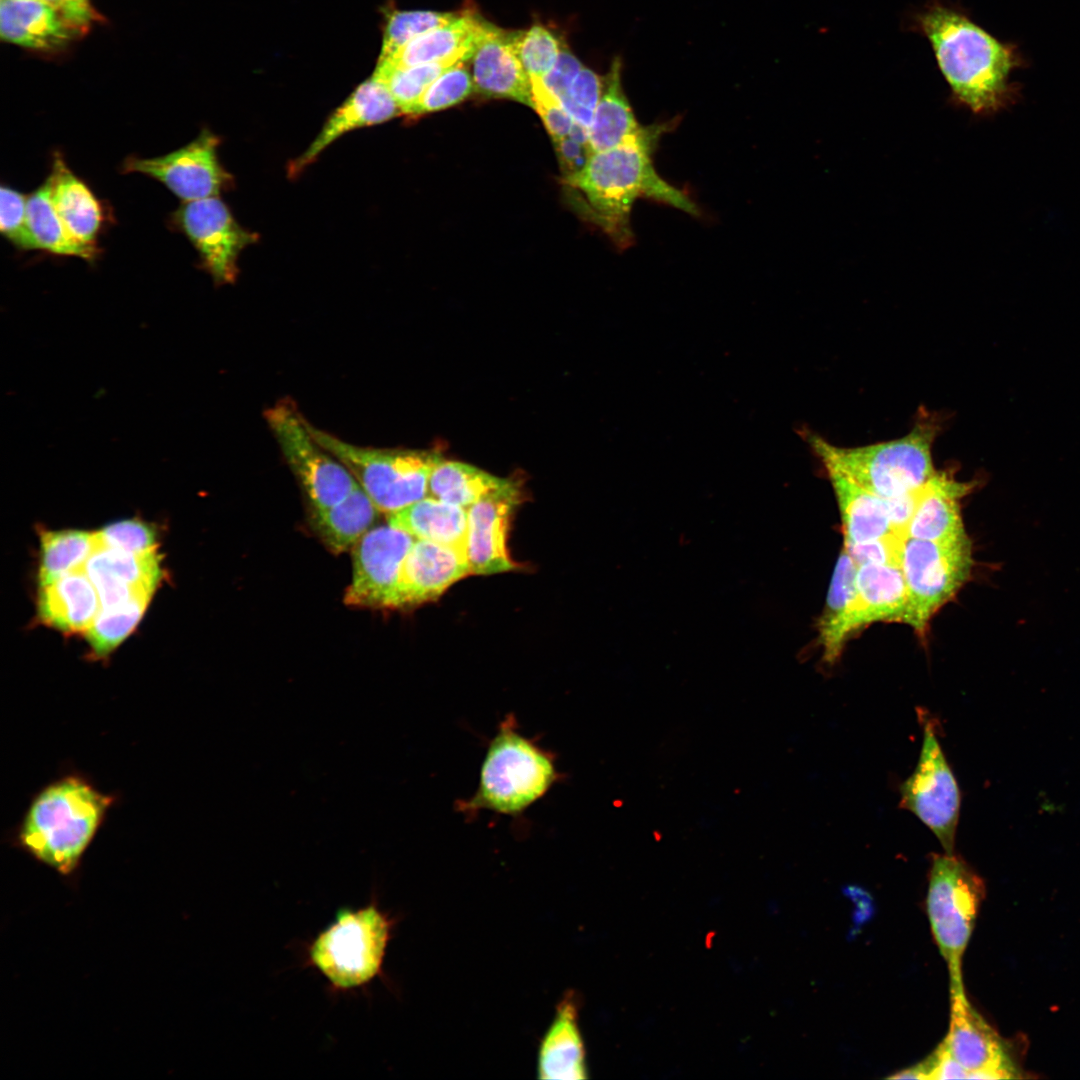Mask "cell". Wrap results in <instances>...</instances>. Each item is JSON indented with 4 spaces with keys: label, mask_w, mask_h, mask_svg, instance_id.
I'll list each match as a JSON object with an SVG mask.
<instances>
[{
    "label": "cell",
    "mask_w": 1080,
    "mask_h": 1080,
    "mask_svg": "<svg viewBox=\"0 0 1080 1080\" xmlns=\"http://www.w3.org/2000/svg\"><path fill=\"white\" fill-rule=\"evenodd\" d=\"M674 121L642 126L623 143L590 154L584 167L562 180L585 219L596 224L620 247L631 244L630 215L638 199L670 205L693 216L699 209L682 190L656 171L652 155Z\"/></svg>",
    "instance_id": "1"
},
{
    "label": "cell",
    "mask_w": 1080,
    "mask_h": 1080,
    "mask_svg": "<svg viewBox=\"0 0 1080 1080\" xmlns=\"http://www.w3.org/2000/svg\"><path fill=\"white\" fill-rule=\"evenodd\" d=\"M906 26L929 42L954 103L984 114L1012 99L1009 77L1021 64L1016 48L989 34L960 5L925 0L907 16Z\"/></svg>",
    "instance_id": "2"
},
{
    "label": "cell",
    "mask_w": 1080,
    "mask_h": 1080,
    "mask_svg": "<svg viewBox=\"0 0 1080 1080\" xmlns=\"http://www.w3.org/2000/svg\"><path fill=\"white\" fill-rule=\"evenodd\" d=\"M114 802V796L86 777L64 775L34 796L17 829V845L42 864L70 875Z\"/></svg>",
    "instance_id": "3"
},
{
    "label": "cell",
    "mask_w": 1080,
    "mask_h": 1080,
    "mask_svg": "<svg viewBox=\"0 0 1080 1080\" xmlns=\"http://www.w3.org/2000/svg\"><path fill=\"white\" fill-rule=\"evenodd\" d=\"M939 431L937 417L920 412L906 435L863 446H837L806 427L798 433L825 470L890 499L917 493L936 474L932 448Z\"/></svg>",
    "instance_id": "4"
},
{
    "label": "cell",
    "mask_w": 1080,
    "mask_h": 1080,
    "mask_svg": "<svg viewBox=\"0 0 1080 1080\" xmlns=\"http://www.w3.org/2000/svg\"><path fill=\"white\" fill-rule=\"evenodd\" d=\"M565 777L557 770L556 755L538 743V737L520 732L514 713H508L489 740L478 787L455 810L472 819L481 811L513 818L543 798Z\"/></svg>",
    "instance_id": "5"
},
{
    "label": "cell",
    "mask_w": 1080,
    "mask_h": 1080,
    "mask_svg": "<svg viewBox=\"0 0 1080 1080\" xmlns=\"http://www.w3.org/2000/svg\"><path fill=\"white\" fill-rule=\"evenodd\" d=\"M395 922L381 909L375 896L359 908H341L334 920L306 945V963L335 992L363 988L383 976Z\"/></svg>",
    "instance_id": "6"
},
{
    "label": "cell",
    "mask_w": 1080,
    "mask_h": 1080,
    "mask_svg": "<svg viewBox=\"0 0 1080 1080\" xmlns=\"http://www.w3.org/2000/svg\"><path fill=\"white\" fill-rule=\"evenodd\" d=\"M312 436L352 474L380 512L391 514L428 496L434 451L357 446L306 420Z\"/></svg>",
    "instance_id": "7"
},
{
    "label": "cell",
    "mask_w": 1080,
    "mask_h": 1080,
    "mask_svg": "<svg viewBox=\"0 0 1080 1080\" xmlns=\"http://www.w3.org/2000/svg\"><path fill=\"white\" fill-rule=\"evenodd\" d=\"M898 565L908 594L906 625L924 638L934 615L972 575L970 537L931 541L904 536L899 541Z\"/></svg>",
    "instance_id": "8"
},
{
    "label": "cell",
    "mask_w": 1080,
    "mask_h": 1080,
    "mask_svg": "<svg viewBox=\"0 0 1080 1080\" xmlns=\"http://www.w3.org/2000/svg\"><path fill=\"white\" fill-rule=\"evenodd\" d=\"M983 896L982 879L964 860L954 853L932 856L926 908L933 937L948 966L950 989L964 988L962 957Z\"/></svg>",
    "instance_id": "9"
},
{
    "label": "cell",
    "mask_w": 1080,
    "mask_h": 1080,
    "mask_svg": "<svg viewBox=\"0 0 1080 1080\" xmlns=\"http://www.w3.org/2000/svg\"><path fill=\"white\" fill-rule=\"evenodd\" d=\"M265 419L312 510H323L341 502L359 485L348 469L312 436L306 419L290 401H280L266 410Z\"/></svg>",
    "instance_id": "10"
},
{
    "label": "cell",
    "mask_w": 1080,
    "mask_h": 1080,
    "mask_svg": "<svg viewBox=\"0 0 1080 1080\" xmlns=\"http://www.w3.org/2000/svg\"><path fill=\"white\" fill-rule=\"evenodd\" d=\"M899 806L925 824L946 853H954L961 793L930 719L924 722L917 765L900 786Z\"/></svg>",
    "instance_id": "11"
},
{
    "label": "cell",
    "mask_w": 1080,
    "mask_h": 1080,
    "mask_svg": "<svg viewBox=\"0 0 1080 1080\" xmlns=\"http://www.w3.org/2000/svg\"><path fill=\"white\" fill-rule=\"evenodd\" d=\"M169 223L194 246L201 269L216 286L234 283L240 253L258 239L256 233L239 225L219 197L182 202Z\"/></svg>",
    "instance_id": "12"
},
{
    "label": "cell",
    "mask_w": 1080,
    "mask_h": 1080,
    "mask_svg": "<svg viewBox=\"0 0 1080 1080\" xmlns=\"http://www.w3.org/2000/svg\"><path fill=\"white\" fill-rule=\"evenodd\" d=\"M220 138L204 128L187 145L154 158L129 156L121 172L142 173L164 184L182 202L219 197L233 185L232 175L221 164Z\"/></svg>",
    "instance_id": "13"
},
{
    "label": "cell",
    "mask_w": 1080,
    "mask_h": 1080,
    "mask_svg": "<svg viewBox=\"0 0 1080 1080\" xmlns=\"http://www.w3.org/2000/svg\"><path fill=\"white\" fill-rule=\"evenodd\" d=\"M414 537L391 525L371 528L353 547L352 581L344 602L362 608H392L403 561Z\"/></svg>",
    "instance_id": "14"
},
{
    "label": "cell",
    "mask_w": 1080,
    "mask_h": 1080,
    "mask_svg": "<svg viewBox=\"0 0 1080 1080\" xmlns=\"http://www.w3.org/2000/svg\"><path fill=\"white\" fill-rule=\"evenodd\" d=\"M950 1022L942 1041L970 1079L1015 1078L998 1034L967 999L964 988L950 989Z\"/></svg>",
    "instance_id": "15"
},
{
    "label": "cell",
    "mask_w": 1080,
    "mask_h": 1080,
    "mask_svg": "<svg viewBox=\"0 0 1080 1080\" xmlns=\"http://www.w3.org/2000/svg\"><path fill=\"white\" fill-rule=\"evenodd\" d=\"M520 499V489L508 481L467 508L466 554L471 573L492 575L515 568L507 550V537Z\"/></svg>",
    "instance_id": "16"
},
{
    "label": "cell",
    "mask_w": 1080,
    "mask_h": 1080,
    "mask_svg": "<svg viewBox=\"0 0 1080 1080\" xmlns=\"http://www.w3.org/2000/svg\"><path fill=\"white\" fill-rule=\"evenodd\" d=\"M471 574L464 551L417 539L399 574L392 608H407L437 599L453 583Z\"/></svg>",
    "instance_id": "17"
},
{
    "label": "cell",
    "mask_w": 1080,
    "mask_h": 1080,
    "mask_svg": "<svg viewBox=\"0 0 1080 1080\" xmlns=\"http://www.w3.org/2000/svg\"><path fill=\"white\" fill-rule=\"evenodd\" d=\"M857 592L840 633L844 648L861 629L877 623L906 624L908 594L897 563L858 566Z\"/></svg>",
    "instance_id": "18"
},
{
    "label": "cell",
    "mask_w": 1080,
    "mask_h": 1080,
    "mask_svg": "<svg viewBox=\"0 0 1080 1080\" xmlns=\"http://www.w3.org/2000/svg\"><path fill=\"white\" fill-rule=\"evenodd\" d=\"M401 113L388 89L374 77L362 82L328 117L309 147L288 167L296 176L310 165L332 142L357 129L386 122Z\"/></svg>",
    "instance_id": "19"
},
{
    "label": "cell",
    "mask_w": 1080,
    "mask_h": 1080,
    "mask_svg": "<svg viewBox=\"0 0 1080 1080\" xmlns=\"http://www.w3.org/2000/svg\"><path fill=\"white\" fill-rule=\"evenodd\" d=\"M470 61L475 93L533 108L530 78L512 49L509 31L488 23Z\"/></svg>",
    "instance_id": "20"
},
{
    "label": "cell",
    "mask_w": 1080,
    "mask_h": 1080,
    "mask_svg": "<svg viewBox=\"0 0 1080 1080\" xmlns=\"http://www.w3.org/2000/svg\"><path fill=\"white\" fill-rule=\"evenodd\" d=\"M975 482H962L945 471L936 474L917 492L907 537L950 541L967 537L961 513L962 499Z\"/></svg>",
    "instance_id": "21"
},
{
    "label": "cell",
    "mask_w": 1080,
    "mask_h": 1080,
    "mask_svg": "<svg viewBox=\"0 0 1080 1080\" xmlns=\"http://www.w3.org/2000/svg\"><path fill=\"white\" fill-rule=\"evenodd\" d=\"M488 23L473 9L462 10L453 21L414 38L377 64L402 68L450 58L470 61Z\"/></svg>",
    "instance_id": "22"
},
{
    "label": "cell",
    "mask_w": 1080,
    "mask_h": 1080,
    "mask_svg": "<svg viewBox=\"0 0 1080 1080\" xmlns=\"http://www.w3.org/2000/svg\"><path fill=\"white\" fill-rule=\"evenodd\" d=\"M100 610L99 595L84 568L39 585L38 617L58 631L85 632Z\"/></svg>",
    "instance_id": "23"
},
{
    "label": "cell",
    "mask_w": 1080,
    "mask_h": 1080,
    "mask_svg": "<svg viewBox=\"0 0 1080 1080\" xmlns=\"http://www.w3.org/2000/svg\"><path fill=\"white\" fill-rule=\"evenodd\" d=\"M49 176L52 203L68 233L79 244L99 251L97 237L105 221L102 203L70 170L59 151L53 153Z\"/></svg>",
    "instance_id": "24"
},
{
    "label": "cell",
    "mask_w": 1080,
    "mask_h": 1080,
    "mask_svg": "<svg viewBox=\"0 0 1080 1080\" xmlns=\"http://www.w3.org/2000/svg\"><path fill=\"white\" fill-rule=\"evenodd\" d=\"M537 1063L540 1079L587 1077L585 1049L578 1025V1001L574 993H566L558 1003L553 1021L541 1040Z\"/></svg>",
    "instance_id": "25"
},
{
    "label": "cell",
    "mask_w": 1080,
    "mask_h": 1080,
    "mask_svg": "<svg viewBox=\"0 0 1080 1080\" xmlns=\"http://www.w3.org/2000/svg\"><path fill=\"white\" fill-rule=\"evenodd\" d=\"M3 40L39 51H56L81 34L42 0H1Z\"/></svg>",
    "instance_id": "26"
},
{
    "label": "cell",
    "mask_w": 1080,
    "mask_h": 1080,
    "mask_svg": "<svg viewBox=\"0 0 1080 1080\" xmlns=\"http://www.w3.org/2000/svg\"><path fill=\"white\" fill-rule=\"evenodd\" d=\"M843 532V543L859 544L900 538L892 528L888 500L833 470H826Z\"/></svg>",
    "instance_id": "27"
},
{
    "label": "cell",
    "mask_w": 1080,
    "mask_h": 1080,
    "mask_svg": "<svg viewBox=\"0 0 1080 1080\" xmlns=\"http://www.w3.org/2000/svg\"><path fill=\"white\" fill-rule=\"evenodd\" d=\"M389 525L414 538L466 552L467 508L427 496L387 515Z\"/></svg>",
    "instance_id": "28"
},
{
    "label": "cell",
    "mask_w": 1080,
    "mask_h": 1080,
    "mask_svg": "<svg viewBox=\"0 0 1080 1080\" xmlns=\"http://www.w3.org/2000/svg\"><path fill=\"white\" fill-rule=\"evenodd\" d=\"M622 60L616 56L603 77V88L592 124L589 128L590 154L615 147L640 129L622 87Z\"/></svg>",
    "instance_id": "29"
},
{
    "label": "cell",
    "mask_w": 1080,
    "mask_h": 1080,
    "mask_svg": "<svg viewBox=\"0 0 1080 1080\" xmlns=\"http://www.w3.org/2000/svg\"><path fill=\"white\" fill-rule=\"evenodd\" d=\"M379 512L358 485L341 502L323 510H312L311 520L322 542L337 554L354 547L371 529Z\"/></svg>",
    "instance_id": "30"
},
{
    "label": "cell",
    "mask_w": 1080,
    "mask_h": 1080,
    "mask_svg": "<svg viewBox=\"0 0 1080 1080\" xmlns=\"http://www.w3.org/2000/svg\"><path fill=\"white\" fill-rule=\"evenodd\" d=\"M857 572L858 565L842 547L816 625L822 660L828 666L834 665L844 650L840 644V633L856 596Z\"/></svg>",
    "instance_id": "31"
},
{
    "label": "cell",
    "mask_w": 1080,
    "mask_h": 1080,
    "mask_svg": "<svg viewBox=\"0 0 1080 1080\" xmlns=\"http://www.w3.org/2000/svg\"><path fill=\"white\" fill-rule=\"evenodd\" d=\"M51 193L52 181L48 176L27 198L28 226L38 249L94 263L99 251L87 248L71 237L54 208Z\"/></svg>",
    "instance_id": "32"
},
{
    "label": "cell",
    "mask_w": 1080,
    "mask_h": 1080,
    "mask_svg": "<svg viewBox=\"0 0 1080 1080\" xmlns=\"http://www.w3.org/2000/svg\"><path fill=\"white\" fill-rule=\"evenodd\" d=\"M508 481L475 466L442 458L431 472L428 496L469 508L489 492L507 484Z\"/></svg>",
    "instance_id": "33"
},
{
    "label": "cell",
    "mask_w": 1080,
    "mask_h": 1080,
    "mask_svg": "<svg viewBox=\"0 0 1080 1080\" xmlns=\"http://www.w3.org/2000/svg\"><path fill=\"white\" fill-rule=\"evenodd\" d=\"M99 547L96 532L78 529L42 531L40 534L39 585L83 569Z\"/></svg>",
    "instance_id": "34"
},
{
    "label": "cell",
    "mask_w": 1080,
    "mask_h": 1080,
    "mask_svg": "<svg viewBox=\"0 0 1080 1080\" xmlns=\"http://www.w3.org/2000/svg\"><path fill=\"white\" fill-rule=\"evenodd\" d=\"M88 561L101 568L118 585L142 594L153 595L163 577L157 549L130 553L98 547Z\"/></svg>",
    "instance_id": "35"
},
{
    "label": "cell",
    "mask_w": 1080,
    "mask_h": 1080,
    "mask_svg": "<svg viewBox=\"0 0 1080 1080\" xmlns=\"http://www.w3.org/2000/svg\"><path fill=\"white\" fill-rule=\"evenodd\" d=\"M150 599L141 597L121 605L101 608L84 632L94 658L108 657L125 640L141 620Z\"/></svg>",
    "instance_id": "36"
},
{
    "label": "cell",
    "mask_w": 1080,
    "mask_h": 1080,
    "mask_svg": "<svg viewBox=\"0 0 1080 1080\" xmlns=\"http://www.w3.org/2000/svg\"><path fill=\"white\" fill-rule=\"evenodd\" d=\"M468 62L450 58L410 67H389L377 64L372 77L390 92L402 114L408 115L428 86L451 67Z\"/></svg>",
    "instance_id": "37"
},
{
    "label": "cell",
    "mask_w": 1080,
    "mask_h": 1080,
    "mask_svg": "<svg viewBox=\"0 0 1080 1080\" xmlns=\"http://www.w3.org/2000/svg\"><path fill=\"white\" fill-rule=\"evenodd\" d=\"M461 11H402L389 8L385 13V25L378 61H383L414 38L442 25L460 15Z\"/></svg>",
    "instance_id": "38"
},
{
    "label": "cell",
    "mask_w": 1080,
    "mask_h": 1080,
    "mask_svg": "<svg viewBox=\"0 0 1080 1080\" xmlns=\"http://www.w3.org/2000/svg\"><path fill=\"white\" fill-rule=\"evenodd\" d=\"M509 39L529 77L543 78L556 63L562 45L542 25H533L525 31H509Z\"/></svg>",
    "instance_id": "39"
},
{
    "label": "cell",
    "mask_w": 1080,
    "mask_h": 1080,
    "mask_svg": "<svg viewBox=\"0 0 1080 1080\" xmlns=\"http://www.w3.org/2000/svg\"><path fill=\"white\" fill-rule=\"evenodd\" d=\"M475 92L467 62H461L434 80L413 105L408 115L417 116L457 105Z\"/></svg>",
    "instance_id": "40"
},
{
    "label": "cell",
    "mask_w": 1080,
    "mask_h": 1080,
    "mask_svg": "<svg viewBox=\"0 0 1080 1080\" xmlns=\"http://www.w3.org/2000/svg\"><path fill=\"white\" fill-rule=\"evenodd\" d=\"M27 198L28 196L10 186H1L0 231L16 248L35 250L38 246L28 226Z\"/></svg>",
    "instance_id": "41"
},
{
    "label": "cell",
    "mask_w": 1080,
    "mask_h": 1080,
    "mask_svg": "<svg viewBox=\"0 0 1080 1080\" xmlns=\"http://www.w3.org/2000/svg\"><path fill=\"white\" fill-rule=\"evenodd\" d=\"M603 88V77L583 66L568 91L560 98L573 120L589 130Z\"/></svg>",
    "instance_id": "42"
},
{
    "label": "cell",
    "mask_w": 1080,
    "mask_h": 1080,
    "mask_svg": "<svg viewBox=\"0 0 1080 1080\" xmlns=\"http://www.w3.org/2000/svg\"><path fill=\"white\" fill-rule=\"evenodd\" d=\"M99 547L130 553H145L157 549L156 532L142 520H122L96 531Z\"/></svg>",
    "instance_id": "43"
},
{
    "label": "cell",
    "mask_w": 1080,
    "mask_h": 1080,
    "mask_svg": "<svg viewBox=\"0 0 1080 1080\" xmlns=\"http://www.w3.org/2000/svg\"><path fill=\"white\" fill-rule=\"evenodd\" d=\"M533 108L541 118L552 141L567 136L574 123L560 99L544 84L542 78L529 77Z\"/></svg>",
    "instance_id": "44"
},
{
    "label": "cell",
    "mask_w": 1080,
    "mask_h": 1080,
    "mask_svg": "<svg viewBox=\"0 0 1080 1080\" xmlns=\"http://www.w3.org/2000/svg\"><path fill=\"white\" fill-rule=\"evenodd\" d=\"M901 538H887L859 544H845L843 548L858 566L868 564H898V546Z\"/></svg>",
    "instance_id": "45"
},
{
    "label": "cell",
    "mask_w": 1080,
    "mask_h": 1080,
    "mask_svg": "<svg viewBox=\"0 0 1080 1080\" xmlns=\"http://www.w3.org/2000/svg\"><path fill=\"white\" fill-rule=\"evenodd\" d=\"M582 67L583 64L563 43L556 63L542 80L547 88L560 99L568 91Z\"/></svg>",
    "instance_id": "46"
},
{
    "label": "cell",
    "mask_w": 1080,
    "mask_h": 1080,
    "mask_svg": "<svg viewBox=\"0 0 1080 1080\" xmlns=\"http://www.w3.org/2000/svg\"><path fill=\"white\" fill-rule=\"evenodd\" d=\"M553 145L559 161L562 180L577 174L590 156L588 143L570 134L553 141Z\"/></svg>",
    "instance_id": "47"
},
{
    "label": "cell",
    "mask_w": 1080,
    "mask_h": 1080,
    "mask_svg": "<svg viewBox=\"0 0 1080 1080\" xmlns=\"http://www.w3.org/2000/svg\"><path fill=\"white\" fill-rule=\"evenodd\" d=\"M49 5L67 24L80 34L87 32L96 19L89 0H42Z\"/></svg>",
    "instance_id": "48"
}]
</instances>
